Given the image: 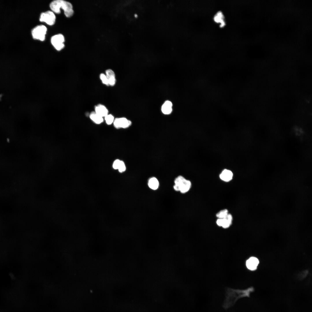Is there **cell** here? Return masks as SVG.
Instances as JSON below:
<instances>
[{"instance_id": "1", "label": "cell", "mask_w": 312, "mask_h": 312, "mask_svg": "<svg viewBox=\"0 0 312 312\" xmlns=\"http://www.w3.org/2000/svg\"><path fill=\"white\" fill-rule=\"evenodd\" d=\"M254 291V289L252 287L244 290L227 289L226 291L225 298L223 304V307L225 309L229 308L233 306L239 299L244 297H249L250 293Z\"/></svg>"}, {"instance_id": "2", "label": "cell", "mask_w": 312, "mask_h": 312, "mask_svg": "<svg viewBox=\"0 0 312 312\" xmlns=\"http://www.w3.org/2000/svg\"><path fill=\"white\" fill-rule=\"evenodd\" d=\"M50 7L53 12L59 14L60 13V8L63 9L66 16L70 17L74 13L73 6L70 2L63 0H56L52 1L50 4Z\"/></svg>"}, {"instance_id": "3", "label": "cell", "mask_w": 312, "mask_h": 312, "mask_svg": "<svg viewBox=\"0 0 312 312\" xmlns=\"http://www.w3.org/2000/svg\"><path fill=\"white\" fill-rule=\"evenodd\" d=\"M174 188L176 191H179L182 193L187 192L191 186L190 181L186 179L181 176L177 177L174 180Z\"/></svg>"}, {"instance_id": "4", "label": "cell", "mask_w": 312, "mask_h": 312, "mask_svg": "<svg viewBox=\"0 0 312 312\" xmlns=\"http://www.w3.org/2000/svg\"><path fill=\"white\" fill-rule=\"evenodd\" d=\"M47 31V27L43 25H39L34 28L31 31V34L34 39L43 41Z\"/></svg>"}, {"instance_id": "5", "label": "cell", "mask_w": 312, "mask_h": 312, "mask_svg": "<svg viewBox=\"0 0 312 312\" xmlns=\"http://www.w3.org/2000/svg\"><path fill=\"white\" fill-rule=\"evenodd\" d=\"M55 16L54 13L52 11H48L41 14L40 21L41 22H45L48 25H52L55 23Z\"/></svg>"}, {"instance_id": "6", "label": "cell", "mask_w": 312, "mask_h": 312, "mask_svg": "<svg viewBox=\"0 0 312 312\" xmlns=\"http://www.w3.org/2000/svg\"><path fill=\"white\" fill-rule=\"evenodd\" d=\"M51 44L57 51H60L64 47V38L63 36L61 34L53 36L51 39Z\"/></svg>"}, {"instance_id": "7", "label": "cell", "mask_w": 312, "mask_h": 312, "mask_svg": "<svg viewBox=\"0 0 312 312\" xmlns=\"http://www.w3.org/2000/svg\"><path fill=\"white\" fill-rule=\"evenodd\" d=\"M113 123L114 127L117 128H126L130 126L131 122L125 118H116L114 120Z\"/></svg>"}, {"instance_id": "8", "label": "cell", "mask_w": 312, "mask_h": 312, "mask_svg": "<svg viewBox=\"0 0 312 312\" xmlns=\"http://www.w3.org/2000/svg\"><path fill=\"white\" fill-rule=\"evenodd\" d=\"M232 220L233 217L232 215L229 213L227 216L224 218H218L216 221V223L219 226H222L224 228H227L231 225Z\"/></svg>"}, {"instance_id": "9", "label": "cell", "mask_w": 312, "mask_h": 312, "mask_svg": "<svg viewBox=\"0 0 312 312\" xmlns=\"http://www.w3.org/2000/svg\"><path fill=\"white\" fill-rule=\"evenodd\" d=\"M259 261L257 257H252L249 258L246 261V265L248 269L250 270H256L259 264Z\"/></svg>"}, {"instance_id": "10", "label": "cell", "mask_w": 312, "mask_h": 312, "mask_svg": "<svg viewBox=\"0 0 312 312\" xmlns=\"http://www.w3.org/2000/svg\"><path fill=\"white\" fill-rule=\"evenodd\" d=\"M233 174L232 172L229 170H223L220 175V179L223 181L228 182L232 179Z\"/></svg>"}, {"instance_id": "11", "label": "cell", "mask_w": 312, "mask_h": 312, "mask_svg": "<svg viewBox=\"0 0 312 312\" xmlns=\"http://www.w3.org/2000/svg\"><path fill=\"white\" fill-rule=\"evenodd\" d=\"M97 114L103 117L108 114V111L107 108L101 104H99L95 107V112Z\"/></svg>"}, {"instance_id": "12", "label": "cell", "mask_w": 312, "mask_h": 312, "mask_svg": "<svg viewBox=\"0 0 312 312\" xmlns=\"http://www.w3.org/2000/svg\"><path fill=\"white\" fill-rule=\"evenodd\" d=\"M105 74L109 85L112 86H114L116 83V79L114 71L111 69H108L106 70Z\"/></svg>"}, {"instance_id": "13", "label": "cell", "mask_w": 312, "mask_h": 312, "mask_svg": "<svg viewBox=\"0 0 312 312\" xmlns=\"http://www.w3.org/2000/svg\"><path fill=\"white\" fill-rule=\"evenodd\" d=\"M172 103L169 101H166L161 107V111L163 113L165 114H169L171 113L172 111Z\"/></svg>"}, {"instance_id": "14", "label": "cell", "mask_w": 312, "mask_h": 312, "mask_svg": "<svg viewBox=\"0 0 312 312\" xmlns=\"http://www.w3.org/2000/svg\"><path fill=\"white\" fill-rule=\"evenodd\" d=\"M213 19L214 21L218 23H220L221 27H224L225 25L224 20V16L221 11L218 12L214 16Z\"/></svg>"}, {"instance_id": "15", "label": "cell", "mask_w": 312, "mask_h": 312, "mask_svg": "<svg viewBox=\"0 0 312 312\" xmlns=\"http://www.w3.org/2000/svg\"><path fill=\"white\" fill-rule=\"evenodd\" d=\"M90 119L94 123L100 124L103 121V117L97 114L95 112H92L90 115Z\"/></svg>"}, {"instance_id": "16", "label": "cell", "mask_w": 312, "mask_h": 312, "mask_svg": "<svg viewBox=\"0 0 312 312\" xmlns=\"http://www.w3.org/2000/svg\"><path fill=\"white\" fill-rule=\"evenodd\" d=\"M148 185L151 189L153 190H156L158 187L159 182L156 178L153 177L149 179Z\"/></svg>"}, {"instance_id": "17", "label": "cell", "mask_w": 312, "mask_h": 312, "mask_svg": "<svg viewBox=\"0 0 312 312\" xmlns=\"http://www.w3.org/2000/svg\"><path fill=\"white\" fill-rule=\"evenodd\" d=\"M228 211L226 209H224L221 210L216 214V216L219 219H223L225 218L228 215Z\"/></svg>"}, {"instance_id": "18", "label": "cell", "mask_w": 312, "mask_h": 312, "mask_svg": "<svg viewBox=\"0 0 312 312\" xmlns=\"http://www.w3.org/2000/svg\"><path fill=\"white\" fill-rule=\"evenodd\" d=\"M105 120L106 123L108 125L111 124L114 120V117L112 114H107L105 117Z\"/></svg>"}, {"instance_id": "19", "label": "cell", "mask_w": 312, "mask_h": 312, "mask_svg": "<svg viewBox=\"0 0 312 312\" xmlns=\"http://www.w3.org/2000/svg\"><path fill=\"white\" fill-rule=\"evenodd\" d=\"M100 78L103 83L107 86H109L108 80L105 75L102 73L101 74Z\"/></svg>"}, {"instance_id": "20", "label": "cell", "mask_w": 312, "mask_h": 312, "mask_svg": "<svg viewBox=\"0 0 312 312\" xmlns=\"http://www.w3.org/2000/svg\"><path fill=\"white\" fill-rule=\"evenodd\" d=\"M121 161L119 160L116 159L114 161L113 164V167L114 169H118Z\"/></svg>"}, {"instance_id": "21", "label": "cell", "mask_w": 312, "mask_h": 312, "mask_svg": "<svg viewBox=\"0 0 312 312\" xmlns=\"http://www.w3.org/2000/svg\"><path fill=\"white\" fill-rule=\"evenodd\" d=\"M126 169V167L124 163L122 161H121L120 163L118 169L119 171L120 172H122L124 171Z\"/></svg>"}]
</instances>
